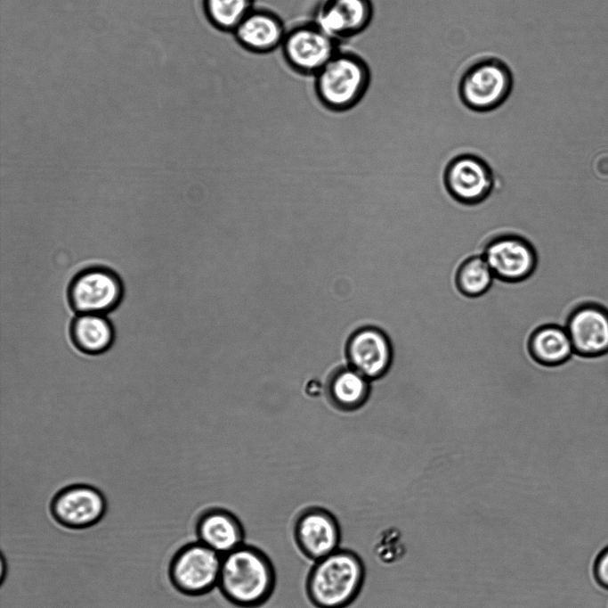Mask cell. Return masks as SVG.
<instances>
[{
	"mask_svg": "<svg viewBox=\"0 0 608 608\" xmlns=\"http://www.w3.org/2000/svg\"><path fill=\"white\" fill-rule=\"evenodd\" d=\"M405 553L401 531L395 528L382 530L373 546L375 557L383 564H392L400 561Z\"/></svg>",
	"mask_w": 608,
	"mask_h": 608,
	"instance_id": "22",
	"label": "cell"
},
{
	"mask_svg": "<svg viewBox=\"0 0 608 608\" xmlns=\"http://www.w3.org/2000/svg\"><path fill=\"white\" fill-rule=\"evenodd\" d=\"M495 276L482 255L467 258L457 270L456 284L465 295L476 297L485 293Z\"/></svg>",
	"mask_w": 608,
	"mask_h": 608,
	"instance_id": "21",
	"label": "cell"
},
{
	"mask_svg": "<svg viewBox=\"0 0 608 608\" xmlns=\"http://www.w3.org/2000/svg\"><path fill=\"white\" fill-rule=\"evenodd\" d=\"M369 392L370 381L352 366L336 369L327 382L329 400L343 410L352 411L363 407Z\"/></svg>",
	"mask_w": 608,
	"mask_h": 608,
	"instance_id": "18",
	"label": "cell"
},
{
	"mask_svg": "<svg viewBox=\"0 0 608 608\" xmlns=\"http://www.w3.org/2000/svg\"><path fill=\"white\" fill-rule=\"evenodd\" d=\"M371 81L366 60L354 51L339 48L313 76L314 94L323 108L341 113L360 103Z\"/></svg>",
	"mask_w": 608,
	"mask_h": 608,
	"instance_id": "3",
	"label": "cell"
},
{
	"mask_svg": "<svg viewBox=\"0 0 608 608\" xmlns=\"http://www.w3.org/2000/svg\"><path fill=\"white\" fill-rule=\"evenodd\" d=\"M532 356L539 363L560 366L575 356L569 334L563 325L549 324L537 329L530 341Z\"/></svg>",
	"mask_w": 608,
	"mask_h": 608,
	"instance_id": "19",
	"label": "cell"
},
{
	"mask_svg": "<svg viewBox=\"0 0 608 608\" xmlns=\"http://www.w3.org/2000/svg\"><path fill=\"white\" fill-rule=\"evenodd\" d=\"M592 574L596 584L608 590V546H604L596 556Z\"/></svg>",
	"mask_w": 608,
	"mask_h": 608,
	"instance_id": "23",
	"label": "cell"
},
{
	"mask_svg": "<svg viewBox=\"0 0 608 608\" xmlns=\"http://www.w3.org/2000/svg\"><path fill=\"white\" fill-rule=\"evenodd\" d=\"M69 335L79 351L97 355L110 348L115 331L106 315L76 314L70 322Z\"/></svg>",
	"mask_w": 608,
	"mask_h": 608,
	"instance_id": "17",
	"label": "cell"
},
{
	"mask_svg": "<svg viewBox=\"0 0 608 608\" xmlns=\"http://www.w3.org/2000/svg\"><path fill=\"white\" fill-rule=\"evenodd\" d=\"M444 182L453 198L465 204H475L490 195L494 177L484 160L466 153L449 162L444 172Z\"/></svg>",
	"mask_w": 608,
	"mask_h": 608,
	"instance_id": "13",
	"label": "cell"
},
{
	"mask_svg": "<svg viewBox=\"0 0 608 608\" xmlns=\"http://www.w3.org/2000/svg\"><path fill=\"white\" fill-rule=\"evenodd\" d=\"M221 564V555L198 540L189 542L172 556L169 579L181 595L202 596L217 587Z\"/></svg>",
	"mask_w": 608,
	"mask_h": 608,
	"instance_id": "5",
	"label": "cell"
},
{
	"mask_svg": "<svg viewBox=\"0 0 608 608\" xmlns=\"http://www.w3.org/2000/svg\"><path fill=\"white\" fill-rule=\"evenodd\" d=\"M206 21L215 29L232 33L255 6V0H199Z\"/></svg>",
	"mask_w": 608,
	"mask_h": 608,
	"instance_id": "20",
	"label": "cell"
},
{
	"mask_svg": "<svg viewBox=\"0 0 608 608\" xmlns=\"http://www.w3.org/2000/svg\"><path fill=\"white\" fill-rule=\"evenodd\" d=\"M63 297L66 298V299H68V297L65 296V295H56L55 298H63ZM35 303H36V302H35ZM13 305L16 306V305H19V304H17V303H12V304L4 305V306L1 307V309H2L3 308H4L12 307ZM22 305H23V304H22Z\"/></svg>",
	"mask_w": 608,
	"mask_h": 608,
	"instance_id": "24",
	"label": "cell"
},
{
	"mask_svg": "<svg viewBox=\"0 0 608 608\" xmlns=\"http://www.w3.org/2000/svg\"><path fill=\"white\" fill-rule=\"evenodd\" d=\"M57 295H65V296H67V297H68V295H67V294H65V293H57ZM12 303H14V302H7V303H4V304H2V306H4V305H7V304H12ZM23 305H24V304H23Z\"/></svg>",
	"mask_w": 608,
	"mask_h": 608,
	"instance_id": "25",
	"label": "cell"
},
{
	"mask_svg": "<svg viewBox=\"0 0 608 608\" xmlns=\"http://www.w3.org/2000/svg\"><path fill=\"white\" fill-rule=\"evenodd\" d=\"M287 28L276 12L267 7L255 6L231 34L244 50L255 54H265L280 47Z\"/></svg>",
	"mask_w": 608,
	"mask_h": 608,
	"instance_id": "15",
	"label": "cell"
},
{
	"mask_svg": "<svg viewBox=\"0 0 608 608\" xmlns=\"http://www.w3.org/2000/svg\"><path fill=\"white\" fill-rule=\"evenodd\" d=\"M571 339L574 355L597 358L608 355V308L585 301L572 307L563 324Z\"/></svg>",
	"mask_w": 608,
	"mask_h": 608,
	"instance_id": "9",
	"label": "cell"
},
{
	"mask_svg": "<svg viewBox=\"0 0 608 608\" xmlns=\"http://www.w3.org/2000/svg\"><path fill=\"white\" fill-rule=\"evenodd\" d=\"M514 78L509 66L496 56H482L460 75L458 94L469 111L484 114L501 107L511 94Z\"/></svg>",
	"mask_w": 608,
	"mask_h": 608,
	"instance_id": "4",
	"label": "cell"
},
{
	"mask_svg": "<svg viewBox=\"0 0 608 608\" xmlns=\"http://www.w3.org/2000/svg\"><path fill=\"white\" fill-rule=\"evenodd\" d=\"M123 295L120 276L103 266L77 272L68 284V300L75 314L107 315L118 306Z\"/></svg>",
	"mask_w": 608,
	"mask_h": 608,
	"instance_id": "7",
	"label": "cell"
},
{
	"mask_svg": "<svg viewBox=\"0 0 608 608\" xmlns=\"http://www.w3.org/2000/svg\"><path fill=\"white\" fill-rule=\"evenodd\" d=\"M483 258L494 276L505 282H519L529 277L537 266L533 245L517 234H502L485 246Z\"/></svg>",
	"mask_w": 608,
	"mask_h": 608,
	"instance_id": "12",
	"label": "cell"
},
{
	"mask_svg": "<svg viewBox=\"0 0 608 608\" xmlns=\"http://www.w3.org/2000/svg\"><path fill=\"white\" fill-rule=\"evenodd\" d=\"M339 48L340 44L312 19L299 21L288 27L280 47L285 63L292 71L312 77Z\"/></svg>",
	"mask_w": 608,
	"mask_h": 608,
	"instance_id": "6",
	"label": "cell"
},
{
	"mask_svg": "<svg viewBox=\"0 0 608 608\" xmlns=\"http://www.w3.org/2000/svg\"><path fill=\"white\" fill-rule=\"evenodd\" d=\"M350 366L369 381L384 375L392 362L393 349L386 334L380 329L364 325L350 336L346 347Z\"/></svg>",
	"mask_w": 608,
	"mask_h": 608,
	"instance_id": "14",
	"label": "cell"
},
{
	"mask_svg": "<svg viewBox=\"0 0 608 608\" xmlns=\"http://www.w3.org/2000/svg\"><path fill=\"white\" fill-rule=\"evenodd\" d=\"M196 540L222 556L245 543V529L231 511L222 507L204 510L195 523Z\"/></svg>",
	"mask_w": 608,
	"mask_h": 608,
	"instance_id": "16",
	"label": "cell"
},
{
	"mask_svg": "<svg viewBox=\"0 0 608 608\" xmlns=\"http://www.w3.org/2000/svg\"><path fill=\"white\" fill-rule=\"evenodd\" d=\"M365 576L361 557L340 547L312 563L305 579L306 597L315 608H347L359 596Z\"/></svg>",
	"mask_w": 608,
	"mask_h": 608,
	"instance_id": "2",
	"label": "cell"
},
{
	"mask_svg": "<svg viewBox=\"0 0 608 608\" xmlns=\"http://www.w3.org/2000/svg\"><path fill=\"white\" fill-rule=\"evenodd\" d=\"M53 519L72 530L97 524L105 515L107 501L98 489L87 484H73L61 489L49 504Z\"/></svg>",
	"mask_w": 608,
	"mask_h": 608,
	"instance_id": "10",
	"label": "cell"
},
{
	"mask_svg": "<svg viewBox=\"0 0 608 608\" xmlns=\"http://www.w3.org/2000/svg\"><path fill=\"white\" fill-rule=\"evenodd\" d=\"M276 571L261 548L244 543L222 556L217 588L237 608H258L272 596Z\"/></svg>",
	"mask_w": 608,
	"mask_h": 608,
	"instance_id": "1",
	"label": "cell"
},
{
	"mask_svg": "<svg viewBox=\"0 0 608 608\" xmlns=\"http://www.w3.org/2000/svg\"><path fill=\"white\" fill-rule=\"evenodd\" d=\"M292 535L301 555L316 562L340 548L342 532L332 512L320 506H309L296 515Z\"/></svg>",
	"mask_w": 608,
	"mask_h": 608,
	"instance_id": "8",
	"label": "cell"
},
{
	"mask_svg": "<svg viewBox=\"0 0 608 608\" xmlns=\"http://www.w3.org/2000/svg\"><path fill=\"white\" fill-rule=\"evenodd\" d=\"M373 15L372 0H319L312 20L341 45L362 33Z\"/></svg>",
	"mask_w": 608,
	"mask_h": 608,
	"instance_id": "11",
	"label": "cell"
}]
</instances>
